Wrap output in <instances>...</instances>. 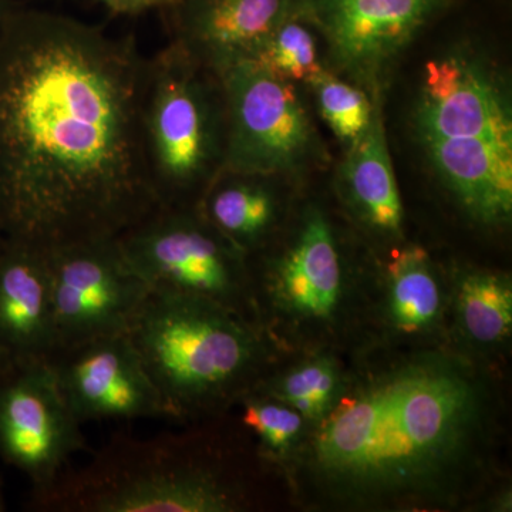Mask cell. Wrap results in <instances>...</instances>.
<instances>
[{"label": "cell", "instance_id": "obj_14", "mask_svg": "<svg viewBox=\"0 0 512 512\" xmlns=\"http://www.w3.org/2000/svg\"><path fill=\"white\" fill-rule=\"evenodd\" d=\"M57 349L45 249L0 239V350L10 362L49 360Z\"/></svg>", "mask_w": 512, "mask_h": 512}, {"label": "cell", "instance_id": "obj_1", "mask_svg": "<svg viewBox=\"0 0 512 512\" xmlns=\"http://www.w3.org/2000/svg\"><path fill=\"white\" fill-rule=\"evenodd\" d=\"M148 59L64 16L0 30V235L45 251L119 238L160 210L144 156Z\"/></svg>", "mask_w": 512, "mask_h": 512}, {"label": "cell", "instance_id": "obj_8", "mask_svg": "<svg viewBox=\"0 0 512 512\" xmlns=\"http://www.w3.org/2000/svg\"><path fill=\"white\" fill-rule=\"evenodd\" d=\"M86 448L47 360L10 362L0 373V457L29 478L30 497L49 490Z\"/></svg>", "mask_w": 512, "mask_h": 512}, {"label": "cell", "instance_id": "obj_16", "mask_svg": "<svg viewBox=\"0 0 512 512\" xmlns=\"http://www.w3.org/2000/svg\"><path fill=\"white\" fill-rule=\"evenodd\" d=\"M266 295L309 319H326L335 312L342 292V269L328 221L312 212L295 244L265 275Z\"/></svg>", "mask_w": 512, "mask_h": 512}, {"label": "cell", "instance_id": "obj_25", "mask_svg": "<svg viewBox=\"0 0 512 512\" xmlns=\"http://www.w3.org/2000/svg\"><path fill=\"white\" fill-rule=\"evenodd\" d=\"M100 2L119 15H137L150 9H170L178 0H100Z\"/></svg>", "mask_w": 512, "mask_h": 512}, {"label": "cell", "instance_id": "obj_24", "mask_svg": "<svg viewBox=\"0 0 512 512\" xmlns=\"http://www.w3.org/2000/svg\"><path fill=\"white\" fill-rule=\"evenodd\" d=\"M242 424L258 437L265 451L271 454L286 453L298 439L303 427V417L288 404L254 394L244 397Z\"/></svg>", "mask_w": 512, "mask_h": 512}, {"label": "cell", "instance_id": "obj_27", "mask_svg": "<svg viewBox=\"0 0 512 512\" xmlns=\"http://www.w3.org/2000/svg\"><path fill=\"white\" fill-rule=\"evenodd\" d=\"M10 363V360L8 357H6L5 353L0 350V373L3 372V369H5L6 366H8Z\"/></svg>", "mask_w": 512, "mask_h": 512}, {"label": "cell", "instance_id": "obj_23", "mask_svg": "<svg viewBox=\"0 0 512 512\" xmlns=\"http://www.w3.org/2000/svg\"><path fill=\"white\" fill-rule=\"evenodd\" d=\"M309 83L315 89L323 119L336 136L352 144L372 117L373 109L366 94L323 70Z\"/></svg>", "mask_w": 512, "mask_h": 512}, {"label": "cell", "instance_id": "obj_29", "mask_svg": "<svg viewBox=\"0 0 512 512\" xmlns=\"http://www.w3.org/2000/svg\"><path fill=\"white\" fill-rule=\"evenodd\" d=\"M0 239H2V235H0Z\"/></svg>", "mask_w": 512, "mask_h": 512}, {"label": "cell", "instance_id": "obj_5", "mask_svg": "<svg viewBox=\"0 0 512 512\" xmlns=\"http://www.w3.org/2000/svg\"><path fill=\"white\" fill-rule=\"evenodd\" d=\"M141 126L161 208L197 207L224 170L228 126L220 74L175 43L164 47L148 59Z\"/></svg>", "mask_w": 512, "mask_h": 512}, {"label": "cell", "instance_id": "obj_15", "mask_svg": "<svg viewBox=\"0 0 512 512\" xmlns=\"http://www.w3.org/2000/svg\"><path fill=\"white\" fill-rule=\"evenodd\" d=\"M444 184L474 218L504 224L512 214V144L488 138H451L424 143Z\"/></svg>", "mask_w": 512, "mask_h": 512}, {"label": "cell", "instance_id": "obj_22", "mask_svg": "<svg viewBox=\"0 0 512 512\" xmlns=\"http://www.w3.org/2000/svg\"><path fill=\"white\" fill-rule=\"evenodd\" d=\"M285 82H311L320 72L318 46L311 30L288 16L252 57Z\"/></svg>", "mask_w": 512, "mask_h": 512}, {"label": "cell", "instance_id": "obj_9", "mask_svg": "<svg viewBox=\"0 0 512 512\" xmlns=\"http://www.w3.org/2000/svg\"><path fill=\"white\" fill-rule=\"evenodd\" d=\"M47 255L57 349L128 332L150 289L128 268L117 238L79 242Z\"/></svg>", "mask_w": 512, "mask_h": 512}, {"label": "cell", "instance_id": "obj_4", "mask_svg": "<svg viewBox=\"0 0 512 512\" xmlns=\"http://www.w3.org/2000/svg\"><path fill=\"white\" fill-rule=\"evenodd\" d=\"M127 335L171 420L220 412L244 399L264 360L247 318L195 296L148 292Z\"/></svg>", "mask_w": 512, "mask_h": 512}, {"label": "cell", "instance_id": "obj_21", "mask_svg": "<svg viewBox=\"0 0 512 512\" xmlns=\"http://www.w3.org/2000/svg\"><path fill=\"white\" fill-rule=\"evenodd\" d=\"M339 376L332 360L315 359L269 384L268 396L288 404L303 419L320 421L333 407Z\"/></svg>", "mask_w": 512, "mask_h": 512}, {"label": "cell", "instance_id": "obj_20", "mask_svg": "<svg viewBox=\"0 0 512 512\" xmlns=\"http://www.w3.org/2000/svg\"><path fill=\"white\" fill-rule=\"evenodd\" d=\"M461 325L471 339L493 345L512 328V291L507 279L494 274L466 276L458 289Z\"/></svg>", "mask_w": 512, "mask_h": 512}, {"label": "cell", "instance_id": "obj_10", "mask_svg": "<svg viewBox=\"0 0 512 512\" xmlns=\"http://www.w3.org/2000/svg\"><path fill=\"white\" fill-rule=\"evenodd\" d=\"M64 402L87 421L168 419L127 333L57 349L47 360Z\"/></svg>", "mask_w": 512, "mask_h": 512}, {"label": "cell", "instance_id": "obj_18", "mask_svg": "<svg viewBox=\"0 0 512 512\" xmlns=\"http://www.w3.org/2000/svg\"><path fill=\"white\" fill-rule=\"evenodd\" d=\"M264 180L222 170L197 205L202 217L244 254L259 247L275 222V195Z\"/></svg>", "mask_w": 512, "mask_h": 512}, {"label": "cell", "instance_id": "obj_19", "mask_svg": "<svg viewBox=\"0 0 512 512\" xmlns=\"http://www.w3.org/2000/svg\"><path fill=\"white\" fill-rule=\"evenodd\" d=\"M389 274V306L393 325L404 333L426 329L439 316L441 296L429 255L417 245L393 255Z\"/></svg>", "mask_w": 512, "mask_h": 512}, {"label": "cell", "instance_id": "obj_6", "mask_svg": "<svg viewBox=\"0 0 512 512\" xmlns=\"http://www.w3.org/2000/svg\"><path fill=\"white\" fill-rule=\"evenodd\" d=\"M117 242L150 291L208 299L245 318L251 291L245 254L197 207L160 208Z\"/></svg>", "mask_w": 512, "mask_h": 512}, {"label": "cell", "instance_id": "obj_28", "mask_svg": "<svg viewBox=\"0 0 512 512\" xmlns=\"http://www.w3.org/2000/svg\"><path fill=\"white\" fill-rule=\"evenodd\" d=\"M6 511L5 495H3L2 485H0V512Z\"/></svg>", "mask_w": 512, "mask_h": 512}, {"label": "cell", "instance_id": "obj_17", "mask_svg": "<svg viewBox=\"0 0 512 512\" xmlns=\"http://www.w3.org/2000/svg\"><path fill=\"white\" fill-rule=\"evenodd\" d=\"M350 146L345 165L350 200L367 224L386 234H399L403 204L379 110H373L365 131Z\"/></svg>", "mask_w": 512, "mask_h": 512}, {"label": "cell", "instance_id": "obj_3", "mask_svg": "<svg viewBox=\"0 0 512 512\" xmlns=\"http://www.w3.org/2000/svg\"><path fill=\"white\" fill-rule=\"evenodd\" d=\"M214 437L201 431L136 439L116 434L29 507L45 512H232L247 504Z\"/></svg>", "mask_w": 512, "mask_h": 512}, {"label": "cell", "instance_id": "obj_26", "mask_svg": "<svg viewBox=\"0 0 512 512\" xmlns=\"http://www.w3.org/2000/svg\"><path fill=\"white\" fill-rule=\"evenodd\" d=\"M10 12H12V10L6 6L5 0H0V30H2L3 25H5Z\"/></svg>", "mask_w": 512, "mask_h": 512}, {"label": "cell", "instance_id": "obj_13", "mask_svg": "<svg viewBox=\"0 0 512 512\" xmlns=\"http://www.w3.org/2000/svg\"><path fill=\"white\" fill-rule=\"evenodd\" d=\"M291 8L292 0H178L173 43L220 73L252 59Z\"/></svg>", "mask_w": 512, "mask_h": 512}, {"label": "cell", "instance_id": "obj_7", "mask_svg": "<svg viewBox=\"0 0 512 512\" xmlns=\"http://www.w3.org/2000/svg\"><path fill=\"white\" fill-rule=\"evenodd\" d=\"M218 74L227 104L224 170L269 178L298 167L312 151L313 131L291 84L254 60Z\"/></svg>", "mask_w": 512, "mask_h": 512}, {"label": "cell", "instance_id": "obj_2", "mask_svg": "<svg viewBox=\"0 0 512 512\" xmlns=\"http://www.w3.org/2000/svg\"><path fill=\"white\" fill-rule=\"evenodd\" d=\"M477 416L466 375L420 360L332 407L313 437V461L320 476L350 495L419 493L460 461Z\"/></svg>", "mask_w": 512, "mask_h": 512}, {"label": "cell", "instance_id": "obj_12", "mask_svg": "<svg viewBox=\"0 0 512 512\" xmlns=\"http://www.w3.org/2000/svg\"><path fill=\"white\" fill-rule=\"evenodd\" d=\"M416 124L423 143L488 138L512 144L507 96L483 66L464 56L441 57L426 64Z\"/></svg>", "mask_w": 512, "mask_h": 512}, {"label": "cell", "instance_id": "obj_11", "mask_svg": "<svg viewBox=\"0 0 512 512\" xmlns=\"http://www.w3.org/2000/svg\"><path fill=\"white\" fill-rule=\"evenodd\" d=\"M450 0H308L330 55L357 79L372 80Z\"/></svg>", "mask_w": 512, "mask_h": 512}]
</instances>
